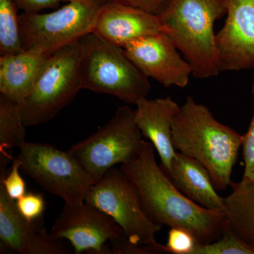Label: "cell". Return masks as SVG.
Instances as JSON below:
<instances>
[{"label": "cell", "mask_w": 254, "mask_h": 254, "mask_svg": "<svg viewBox=\"0 0 254 254\" xmlns=\"http://www.w3.org/2000/svg\"><path fill=\"white\" fill-rule=\"evenodd\" d=\"M226 16L216 34L220 72L254 69V0H227Z\"/></svg>", "instance_id": "12"}, {"label": "cell", "mask_w": 254, "mask_h": 254, "mask_svg": "<svg viewBox=\"0 0 254 254\" xmlns=\"http://www.w3.org/2000/svg\"><path fill=\"white\" fill-rule=\"evenodd\" d=\"M81 39L50 55L27 98L19 105L25 126L48 123L82 89Z\"/></svg>", "instance_id": "5"}, {"label": "cell", "mask_w": 254, "mask_h": 254, "mask_svg": "<svg viewBox=\"0 0 254 254\" xmlns=\"http://www.w3.org/2000/svg\"><path fill=\"white\" fill-rule=\"evenodd\" d=\"M157 15L167 0H114Z\"/></svg>", "instance_id": "27"}, {"label": "cell", "mask_w": 254, "mask_h": 254, "mask_svg": "<svg viewBox=\"0 0 254 254\" xmlns=\"http://www.w3.org/2000/svg\"><path fill=\"white\" fill-rule=\"evenodd\" d=\"M11 170L6 175H0V183L2 184L10 198L14 200L26 193V183L20 175V162L17 158L13 159Z\"/></svg>", "instance_id": "23"}, {"label": "cell", "mask_w": 254, "mask_h": 254, "mask_svg": "<svg viewBox=\"0 0 254 254\" xmlns=\"http://www.w3.org/2000/svg\"><path fill=\"white\" fill-rule=\"evenodd\" d=\"M130 60L148 78L165 88H185L193 76L191 66L167 35L143 37L124 48Z\"/></svg>", "instance_id": "11"}, {"label": "cell", "mask_w": 254, "mask_h": 254, "mask_svg": "<svg viewBox=\"0 0 254 254\" xmlns=\"http://www.w3.org/2000/svg\"><path fill=\"white\" fill-rule=\"evenodd\" d=\"M19 105L0 94V158L13 160L11 150L26 143Z\"/></svg>", "instance_id": "19"}, {"label": "cell", "mask_w": 254, "mask_h": 254, "mask_svg": "<svg viewBox=\"0 0 254 254\" xmlns=\"http://www.w3.org/2000/svg\"><path fill=\"white\" fill-rule=\"evenodd\" d=\"M136 105L137 126L143 136L154 146L161 163L160 167L167 174L177 152L173 142V125L180 106L170 97L153 100L142 98Z\"/></svg>", "instance_id": "15"}, {"label": "cell", "mask_w": 254, "mask_h": 254, "mask_svg": "<svg viewBox=\"0 0 254 254\" xmlns=\"http://www.w3.org/2000/svg\"><path fill=\"white\" fill-rule=\"evenodd\" d=\"M14 0H0V55L15 54L23 50L19 15Z\"/></svg>", "instance_id": "20"}, {"label": "cell", "mask_w": 254, "mask_h": 254, "mask_svg": "<svg viewBox=\"0 0 254 254\" xmlns=\"http://www.w3.org/2000/svg\"><path fill=\"white\" fill-rule=\"evenodd\" d=\"M18 210L29 221L41 218L46 208L44 197L41 193H26L16 200Z\"/></svg>", "instance_id": "25"}, {"label": "cell", "mask_w": 254, "mask_h": 254, "mask_svg": "<svg viewBox=\"0 0 254 254\" xmlns=\"http://www.w3.org/2000/svg\"><path fill=\"white\" fill-rule=\"evenodd\" d=\"M17 155L20 170L52 195L68 204L83 203L95 183L69 152L46 143H26Z\"/></svg>", "instance_id": "8"}, {"label": "cell", "mask_w": 254, "mask_h": 254, "mask_svg": "<svg viewBox=\"0 0 254 254\" xmlns=\"http://www.w3.org/2000/svg\"><path fill=\"white\" fill-rule=\"evenodd\" d=\"M162 33L157 15L114 0H105L92 31L105 41L123 48L138 38Z\"/></svg>", "instance_id": "14"}, {"label": "cell", "mask_w": 254, "mask_h": 254, "mask_svg": "<svg viewBox=\"0 0 254 254\" xmlns=\"http://www.w3.org/2000/svg\"><path fill=\"white\" fill-rule=\"evenodd\" d=\"M50 234L57 240H68L77 254H109L105 243H114L124 237L123 230L113 218L86 202L65 203Z\"/></svg>", "instance_id": "10"}, {"label": "cell", "mask_w": 254, "mask_h": 254, "mask_svg": "<svg viewBox=\"0 0 254 254\" xmlns=\"http://www.w3.org/2000/svg\"><path fill=\"white\" fill-rule=\"evenodd\" d=\"M155 151L150 141L143 140L138 156L120 168L136 186L147 216L161 227L190 230L200 244L218 240L227 229L225 213L187 198L158 165Z\"/></svg>", "instance_id": "1"}, {"label": "cell", "mask_w": 254, "mask_h": 254, "mask_svg": "<svg viewBox=\"0 0 254 254\" xmlns=\"http://www.w3.org/2000/svg\"><path fill=\"white\" fill-rule=\"evenodd\" d=\"M230 187L224 198L227 228L254 250V182H232Z\"/></svg>", "instance_id": "18"}, {"label": "cell", "mask_w": 254, "mask_h": 254, "mask_svg": "<svg viewBox=\"0 0 254 254\" xmlns=\"http://www.w3.org/2000/svg\"><path fill=\"white\" fill-rule=\"evenodd\" d=\"M82 89L108 94L130 104L146 98L151 89L148 77L130 60L124 48L93 33L81 38Z\"/></svg>", "instance_id": "4"}, {"label": "cell", "mask_w": 254, "mask_h": 254, "mask_svg": "<svg viewBox=\"0 0 254 254\" xmlns=\"http://www.w3.org/2000/svg\"><path fill=\"white\" fill-rule=\"evenodd\" d=\"M167 175L192 201L208 210L224 212L223 197L217 192L208 170L195 159L177 152Z\"/></svg>", "instance_id": "17"}, {"label": "cell", "mask_w": 254, "mask_h": 254, "mask_svg": "<svg viewBox=\"0 0 254 254\" xmlns=\"http://www.w3.org/2000/svg\"><path fill=\"white\" fill-rule=\"evenodd\" d=\"M142 136L135 122V110L124 105L106 125L68 151L96 182L118 164L136 158L141 150Z\"/></svg>", "instance_id": "9"}, {"label": "cell", "mask_w": 254, "mask_h": 254, "mask_svg": "<svg viewBox=\"0 0 254 254\" xmlns=\"http://www.w3.org/2000/svg\"><path fill=\"white\" fill-rule=\"evenodd\" d=\"M252 92L254 99V83ZM242 148L245 162V171L242 180L254 182V110L248 130L242 135Z\"/></svg>", "instance_id": "24"}, {"label": "cell", "mask_w": 254, "mask_h": 254, "mask_svg": "<svg viewBox=\"0 0 254 254\" xmlns=\"http://www.w3.org/2000/svg\"><path fill=\"white\" fill-rule=\"evenodd\" d=\"M105 0H70L53 12L19 15L23 49L52 55L92 33Z\"/></svg>", "instance_id": "7"}, {"label": "cell", "mask_w": 254, "mask_h": 254, "mask_svg": "<svg viewBox=\"0 0 254 254\" xmlns=\"http://www.w3.org/2000/svg\"><path fill=\"white\" fill-rule=\"evenodd\" d=\"M50 56L33 49L0 56V94L21 104L31 93Z\"/></svg>", "instance_id": "16"}, {"label": "cell", "mask_w": 254, "mask_h": 254, "mask_svg": "<svg viewBox=\"0 0 254 254\" xmlns=\"http://www.w3.org/2000/svg\"><path fill=\"white\" fill-rule=\"evenodd\" d=\"M68 1H70V0H63V1H65V2H67Z\"/></svg>", "instance_id": "28"}, {"label": "cell", "mask_w": 254, "mask_h": 254, "mask_svg": "<svg viewBox=\"0 0 254 254\" xmlns=\"http://www.w3.org/2000/svg\"><path fill=\"white\" fill-rule=\"evenodd\" d=\"M227 0H167L157 16L170 38L191 66L193 76H218L215 21L227 14Z\"/></svg>", "instance_id": "3"}, {"label": "cell", "mask_w": 254, "mask_h": 254, "mask_svg": "<svg viewBox=\"0 0 254 254\" xmlns=\"http://www.w3.org/2000/svg\"><path fill=\"white\" fill-rule=\"evenodd\" d=\"M85 202L113 218L132 245L144 247L150 254L159 253L160 244L155 236L163 227L147 216L136 186L120 168L114 167L95 182Z\"/></svg>", "instance_id": "6"}, {"label": "cell", "mask_w": 254, "mask_h": 254, "mask_svg": "<svg viewBox=\"0 0 254 254\" xmlns=\"http://www.w3.org/2000/svg\"><path fill=\"white\" fill-rule=\"evenodd\" d=\"M14 1L18 9L23 12L36 13L56 8L63 0H14Z\"/></svg>", "instance_id": "26"}, {"label": "cell", "mask_w": 254, "mask_h": 254, "mask_svg": "<svg viewBox=\"0 0 254 254\" xmlns=\"http://www.w3.org/2000/svg\"><path fill=\"white\" fill-rule=\"evenodd\" d=\"M194 254H254V250L227 228L218 240L208 244L198 243Z\"/></svg>", "instance_id": "21"}, {"label": "cell", "mask_w": 254, "mask_h": 254, "mask_svg": "<svg viewBox=\"0 0 254 254\" xmlns=\"http://www.w3.org/2000/svg\"><path fill=\"white\" fill-rule=\"evenodd\" d=\"M198 243L190 230L182 227H171L166 245H160V253L194 254Z\"/></svg>", "instance_id": "22"}, {"label": "cell", "mask_w": 254, "mask_h": 254, "mask_svg": "<svg viewBox=\"0 0 254 254\" xmlns=\"http://www.w3.org/2000/svg\"><path fill=\"white\" fill-rule=\"evenodd\" d=\"M177 152L195 159L208 170L215 188L227 190L242 148V135L220 123L208 108L188 96L173 125Z\"/></svg>", "instance_id": "2"}, {"label": "cell", "mask_w": 254, "mask_h": 254, "mask_svg": "<svg viewBox=\"0 0 254 254\" xmlns=\"http://www.w3.org/2000/svg\"><path fill=\"white\" fill-rule=\"evenodd\" d=\"M37 221V220H36ZM36 221H29L18 210L0 183V240L4 247L23 254H66L69 250Z\"/></svg>", "instance_id": "13"}]
</instances>
